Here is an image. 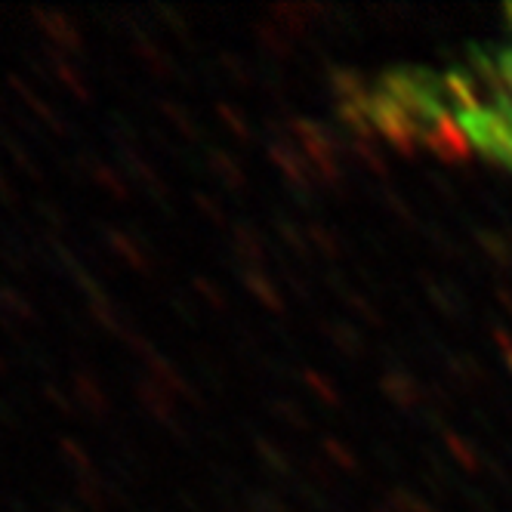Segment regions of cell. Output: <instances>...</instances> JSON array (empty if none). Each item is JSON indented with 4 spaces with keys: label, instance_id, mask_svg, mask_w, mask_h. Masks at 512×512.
Segmentation results:
<instances>
[{
    "label": "cell",
    "instance_id": "9a60e30c",
    "mask_svg": "<svg viewBox=\"0 0 512 512\" xmlns=\"http://www.w3.org/2000/svg\"><path fill=\"white\" fill-rule=\"evenodd\" d=\"M53 512H75V509H71L68 503H62V500H56V503H53Z\"/></svg>",
    "mask_w": 512,
    "mask_h": 512
},
{
    "label": "cell",
    "instance_id": "9c48e42d",
    "mask_svg": "<svg viewBox=\"0 0 512 512\" xmlns=\"http://www.w3.org/2000/svg\"><path fill=\"white\" fill-rule=\"evenodd\" d=\"M59 454L78 469H87V454L78 442H71V438H59Z\"/></svg>",
    "mask_w": 512,
    "mask_h": 512
},
{
    "label": "cell",
    "instance_id": "4fadbf2b",
    "mask_svg": "<svg viewBox=\"0 0 512 512\" xmlns=\"http://www.w3.org/2000/svg\"><path fill=\"white\" fill-rule=\"evenodd\" d=\"M78 497H84L87 503H93V506H99V497H96V491H90L87 485H81V488H78Z\"/></svg>",
    "mask_w": 512,
    "mask_h": 512
},
{
    "label": "cell",
    "instance_id": "5bb4252c",
    "mask_svg": "<svg viewBox=\"0 0 512 512\" xmlns=\"http://www.w3.org/2000/svg\"><path fill=\"white\" fill-rule=\"evenodd\" d=\"M7 503H10V509H13V512H31L19 497H7Z\"/></svg>",
    "mask_w": 512,
    "mask_h": 512
},
{
    "label": "cell",
    "instance_id": "6da1fadb",
    "mask_svg": "<svg viewBox=\"0 0 512 512\" xmlns=\"http://www.w3.org/2000/svg\"><path fill=\"white\" fill-rule=\"evenodd\" d=\"M352 108L392 142L463 152L512 173V19L500 38L451 65L377 78Z\"/></svg>",
    "mask_w": 512,
    "mask_h": 512
},
{
    "label": "cell",
    "instance_id": "5b68a950",
    "mask_svg": "<svg viewBox=\"0 0 512 512\" xmlns=\"http://www.w3.org/2000/svg\"><path fill=\"white\" fill-rule=\"evenodd\" d=\"M0 145L7 149V155L13 158V164L28 176V179H34V182H44V173H41V167H38V161L31 158V149L28 145L10 130V127H4L0 124Z\"/></svg>",
    "mask_w": 512,
    "mask_h": 512
},
{
    "label": "cell",
    "instance_id": "7a4b0ae2",
    "mask_svg": "<svg viewBox=\"0 0 512 512\" xmlns=\"http://www.w3.org/2000/svg\"><path fill=\"white\" fill-rule=\"evenodd\" d=\"M31 22L38 25V31L44 34V41L50 47L81 53V34L65 13H59L53 7H31Z\"/></svg>",
    "mask_w": 512,
    "mask_h": 512
},
{
    "label": "cell",
    "instance_id": "7c38bea8",
    "mask_svg": "<svg viewBox=\"0 0 512 512\" xmlns=\"http://www.w3.org/2000/svg\"><path fill=\"white\" fill-rule=\"evenodd\" d=\"M0 423H7L10 429H19V411L13 408V401L7 395H0Z\"/></svg>",
    "mask_w": 512,
    "mask_h": 512
},
{
    "label": "cell",
    "instance_id": "ba28073f",
    "mask_svg": "<svg viewBox=\"0 0 512 512\" xmlns=\"http://www.w3.org/2000/svg\"><path fill=\"white\" fill-rule=\"evenodd\" d=\"M75 398L87 408H102V398H99V389L96 383L87 377V374H75Z\"/></svg>",
    "mask_w": 512,
    "mask_h": 512
},
{
    "label": "cell",
    "instance_id": "3957f363",
    "mask_svg": "<svg viewBox=\"0 0 512 512\" xmlns=\"http://www.w3.org/2000/svg\"><path fill=\"white\" fill-rule=\"evenodd\" d=\"M7 87L19 96V102L28 108V112L34 115V118H38L50 133H65V124H62V118H59V112H56V108L38 93V90H34L22 75H13V71H10V75H7Z\"/></svg>",
    "mask_w": 512,
    "mask_h": 512
},
{
    "label": "cell",
    "instance_id": "277c9868",
    "mask_svg": "<svg viewBox=\"0 0 512 512\" xmlns=\"http://www.w3.org/2000/svg\"><path fill=\"white\" fill-rule=\"evenodd\" d=\"M44 59H47V65H50V71H53L56 84H62L71 96H78V99H84V102L90 99V90H87L84 78H81L78 71L62 59V53H59L56 47L44 44Z\"/></svg>",
    "mask_w": 512,
    "mask_h": 512
},
{
    "label": "cell",
    "instance_id": "8992f818",
    "mask_svg": "<svg viewBox=\"0 0 512 512\" xmlns=\"http://www.w3.org/2000/svg\"><path fill=\"white\" fill-rule=\"evenodd\" d=\"M0 312L10 315L19 324H41V312L34 309V303L22 294V290L0 284Z\"/></svg>",
    "mask_w": 512,
    "mask_h": 512
},
{
    "label": "cell",
    "instance_id": "52a82bcc",
    "mask_svg": "<svg viewBox=\"0 0 512 512\" xmlns=\"http://www.w3.org/2000/svg\"><path fill=\"white\" fill-rule=\"evenodd\" d=\"M34 207V216L41 219V223L50 229V235H56V232H65V213L50 201V198H38L31 204Z\"/></svg>",
    "mask_w": 512,
    "mask_h": 512
},
{
    "label": "cell",
    "instance_id": "8fae6325",
    "mask_svg": "<svg viewBox=\"0 0 512 512\" xmlns=\"http://www.w3.org/2000/svg\"><path fill=\"white\" fill-rule=\"evenodd\" d=\"M41 395H44V401H50V405H53V408H59L62 414H71L68 398L56 389V383H44V386H41Z\"/></svg>",
    "mask_w": 512,
    "mask_h": 512
},
{
    "label": "cell",
    "instance_id": "30bf717a",
    "mask_svg": "<svg viewBox=\"0 0 512 512\" xmlns=\"http://www.w3.org/2000/svg\"><path fill=\"white\" fill-rule=\"evenodd\" d=\"M0 204L10 207V210L19 207V192H16V186H13V179L7 176L4 164H0Z\"/></svg>",
    "mask_w": 512,
    "mask_h": 512
},
{
    "label": "cell",
    "instance_id": "2e32d148",
    "mask_svg": "<svg viewBox=\"0 0 512 512\" xmlns=\"http://www.w3.org/2000/svg\"><path fill=\"white\" fill-rule=\"evenodd\" d=\"M7 371H10V364H7L4 355H0V377H7Z\"/></svg>",
    "mask_w": 512,
    "mask_h": 512
}]
</instances>
